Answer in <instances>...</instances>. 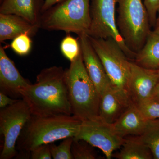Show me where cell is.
<instances>
[{
  "label": "cell",
  "instance_id": "1",
  "mask_svg": "<svg viewBox=\"0 0 159 159\" xmlns=\"http://www.w3.org/2000/svg\"><path fill=\"white\" fill-rule=\"evenodd\" d=\"M32 115H72L66 78V70L53 66L43 69L34 84L20 92Z\"/></svg>",
  "mask_w": 159,
  "mask_h": 159
},
{
  "label": "cell",
  "instance_id": "2",
  "mask_svg": "<svg viewBox=\"0 0 159 159\" xmlns=\"http://www.w3.org/2000/svg\"><path fill=\"white\" fill-rule=\"evenodd\" d=\"M81 123L73 115H31L18 139L16 157L30 158V152L37 146L68 137L74 138L79 132Z\"/></svg>",
  "mask_w": 159,
  "mask_h": 159
},
{
  "label": "cell",
  "instance_id": "3",
  "mask_svg": "<svg viewBox=\"0 0 159 159\" xmlns=\"http://www.w3.org/2000/svg\"><path fill=\"white\" fill-rule=\"evenodd\" d=\"M66 78L72 115L82 122L99 119L100 96L86 70L81 50L66 69Z\"/></svg>",
  "mask_w": 159,
  "mask_h": 159
},
{
  "label": "cell",
  "instance_id": "4",
  "mask_svg": "<svg viewBox=\"0 0 159 159\" xmlns=\"http://www.w3.org/2000/svg\"><path fill=\"white\" fill-rule=\"evenodd\" d=\"M90 0H65L42 12L39 27L78 36L88 34L91 25Z\"/></svg>",
  "mask_w": 159,
  "mask_h": 159
},
{
  "label": "cell",
  "instance_id": "5",
  "mask_svg": "<svg viewBox=\"0 0 159 159\" xmlns=\"http://www.w3.org/2000/svg\"><path fill=\"white\" fill-rule=\"evenodd\" d=\"M117 28L125 45L136 54L151 31L147 10L142 0H117Z\"/></svg>",
  "mask_w": 159,
  "mask_h": 159
},
{
  "label": "cell",
  "instance_id": "6",
  "mask_svg": "<svg viewBox=\"0 0 159 159\" xmlns=\"http://www.w3.org/2000/svg\"><path fill=\"white\" fill-rule=\"evenodd\" d=\"M88 36L112 84L128 91L131 61L119 44L112 38H96Z\"/></svg>",
  "mask_w": 159,
  "mask_h": 159
},
{
  "label": "cell",
  "instance_id": "7",
  "mask_svg": "<svg viewBox=\"0 0 159 159\" xmlns=\"http://www.w3.org/2000/svg\"><path fill=\"white\" fill-rule=\"evenodd\" d=\"M117 0H90L91 25L88 35L96 38L114 39L129 58L134 60L135 53L127 48L117 28Z\"/></svg>",
  "mask_w": 159,
  "mask_h": 159
},
{
  "label": "cell",
  "instance_id": "8",
  "mask_svg": "<svg viewBox=\"0 0 159 159\" xmlns=\"http://www.w3.org/2000/svg\"><path fill=\"white\" fill-rule=\"evenodd\" d=\"M2 109L0 133L4 137V142L0 159H11L17 154L18 139L32 114L29 106L22 99Z\"/></svg>",
  "mask_w": 159,
  "mask_h": 159
},
{
  "label": "cell",
  "instance_id": "9",
  "mask_svg": "<svg viewBox=\"0 0 159 159\" xmlns=\"http://www.w3.org/2000/svg\"><path fill=\"white\" fill-rule=\"evenodd\" d=\"M125 138L118 133L113 124L98 119L82 122L79 132L74 139L84 140L102 151L107 159H110L114 152L121 148Z\"/></svg>",
  "mask_w": 159,
  "mask_h": 159
},
{
  "label": "cell",
  "instance_id": "10",
  "mask_svg": "<svg viewBox=\"0 0 159 159\" xmlns=\"http://www.w3.org/2000/svg\"><path fill=\"white\" fill-rule=\"evenodd\" d=\"M158 83L157 70L145 68L131 61L128 91L136 104L150 99L154 89Z\"/></svg>",
  "mask_w": 159,
  "mask_h": 159
},
{
  "label": "cell",
  "instance_id": "11",
  "mask_svg": "<svg viewBox=\"0 0 159 159\" xmlns=\"http://www.w3.org/2000/svg\"><path fill=\"white\" fill-rule=\"evenodd\" d=\"M133 102L128 91L111 85L100 96L99 119L113 124Z\"/></svg>",
  "mask_w": 159,
  "mask_h": 159
},
{
  "label": "cell",
  "instance_id": "12",
  "mask_svg": "<svg viewBox=\"0 0 159 159\" xmlns=\"http://www.w3.org/2000/svg\"><path fill=\"white\" fill-rule=\"evenodd\" d=\"M78 36L86 70L100 96L112 84L100 58L91 44L88 35L82 34Z\"/></svg>",
  "mask_w": 159,
  "mask_h": 159
},
{
  "label": "cell",
  "instance_id": "13",
  "mask_svg": "<svg viewBox=\"0 0 159 159\" xmlns=\"http://www.w3.org/2000/svg\"><path fill=\"white\" fill-rule=\"evenodd\" d=\"M22 77L8 57L5 49L0 46V92L11 98L21 97L20 91L30 84Z\"/></svg>",
  "mask_w": 159,
  "mask_h": 159
},
{
  "label": "cell",
  "instance_id": "14",
  "mask_svg": "<svg viewBox=\"0 0 159 159\" xmlns=\"http://www.w3.org/2000/svg\"><path fill=\"white\" fill-rule=\"evenodd\" d=\"M44 2L45 0H4L0 4V13L16 15L39 27Z\"/></svg>",
  "mask_w": 159,
  "mask_h": 159
},
{
  "label": "cell",
  "instance_id": "15",
  "mask_svg": "<svg viewBox=\"0 0 159 159\" xmlns=\"http://www.w3.org/2000/svg\"><path fill=\"white\" fill-rule=\"evenodd\" d=\"M38 26L15 14L0 13V42L13 39L23 33H28L31 37L37 33Z\"/></svg>",
  "mask_w": 159,
  "mask_h": 159
},
{
  "label": "cell",
  "instance_id": "16",
  "mask_svg": "<svg viewBox=\"0 0 159 159\" xmlns=\"http://www.w3.org/2000/svg\"><path fill=\"white\" fill-rule=\"evenodd\" d=\"M147 122L133 102L113 125L118 133L125 138L129 135H141L145 130Z\"/></svg>",
  "mask_w": 159,
  "mask_h": 159
},
{
  "label": "cell",
  "instance_id": "17",
  "mask_svg": "<svg viewBox=\"0 0 159 159\" xmlns=\"http://www.w3.org/2000/svg\"><path fill=\"white\" fill-rule=\"evenodd\" d=\"M134 61L145 68L159 69V34L151 31L144 46L136 54Z\"/></svg>",
  "mask_w": 159,
  "mask_h": 159
},
{
  "label": "cell",
  "instance_id": "18",
  "mask_svg": "<svg viewBox=\"0 0 159 159\" xmlns=\"http://www.w3.org/2000/svg\"><path fill=\"white\" fill-rule=\"evenodd\" d=\"M120 152L113 157L118 159H151L153 157L150 149L139 136L125 138Z\"/></svg>",
  "mask_w": 159,
  "mask_h": 159
},
{
  "label": "cell",
  "instance_id": "19",
  "mask_svg": "<svg viewBox=\"0 0 159 159\" xmlns=\"http://www.w3.org/2000/svg\"><path fill=\"white\" fill-rule=\"evenodd\" d=\"M139 137L150 149L153 158L159 159V119L147 120L145 130Z\"/></svg>",
  "mask_w": 159,
  "mask_h": 159
},
{
  "label": "cell",
  "instance_id": "20",
  "mask_svg": "<svg viewBox=\"0 0 159 159\" xmlns=\"http://www.w3.org/2000/svg\"><path fill=\"white\" fill-rule=\"evenodd\" d=\"M71 152L74 159H95L97 158L93 146L81 139H74Z\"/></svg>",
  "mask_w": 159,
  "mask_h": 159
},
{
  "label": "cell",
  "instance_id": "21",
  "mask_svg": "<svg viewBox=\"0 0 159 159\" xmlns=\"http://www.w3.org/2000/svg\"><path fill=\"white\" fill-rule=\"evenodd\" d=\"M60 50L63 56L72 62L78 57L81 52L78 38H74L69 33L61 41Z\"/></svg>",
  "mask_w": 159,
  "mask_h": 159
},
{
  "label": "cell",
  "instance_id": "22",
  "mask_svg": "<svg viewBox=\"0 0 159 159\" xmlns=\"http://www.w3.org/2000/svg\"><path fill=\"white\" fill-rule=\"evenodd\" d=\"M74 137H68L63 139L58 145L53 143L50 144L52 158L54 159H74L71 152Z\"/></svg>",
  "mask_w": 159,
  "mask_h": 159
},
{
  "label": "cell",
  "instance_id": "23",
  "mask_svg": "<svg viewBox=\"0 0 159 159\" xmlns=\"http://www.w3.org/2000/svg\"><path fill=\"white\" fill-rule=\"evenodd\" d=\"M32 43L31 36L28 33H23L12 39L10 48L16 54L25 56L31 51Z\"/></svg>",
  "mask_w": 159,
  "mask_h": 159
},
{
  "label": "cell",
  "instance_id": "24",
  "mask_svg": "<svg viewBox=\"0 0 159 159\" xmlns=\"http://www.w3.org/2000/svg\"><path fill=\"white\" fill-rule=\"evenodd\" d=\"M137 106L147 120L159 119V102L150 99Z\"/></svg>",
  "mask_w": 159,
  "mask_h": 159
},
{
  "label": "cell",
  "instance_id": "25",
  "mask_svg": "<svg viewBox=\"0 0 159 159\" xmlns=\"http://www.w3.org/2000/svg\"><path fill=\"white\" fill-rule=\"evenodd\" d=\"M151 26H154L159 10V0H144Z\"/></svg>",
  "mask_w": 159,
  "mask_h": 159
},
{
  "label": "cell",
  "instance_id": "26",
  "mask_svg": "<svg viewBox=\"0 0 159 159\" xmlns=\"http://www.w3.org/2000/svg\"><path fill=\"white\" fill-rule=\"evenodd\" d=\"M50 144H44L35 147L30 152V159H52Z\"/></svg>",
  "mask_w": 159,
  "mask_h": 159
},
{
  "label": "cell",
  "instance_id": "27",
  "mask_svg": "<svg viewBox=\"0 0 159 159\" xmlns=\"http://www.w3.org/2000/svg\"><path fill=\"white\" fill-rule=\"evenodd\" d=\"M18 99H12L2 92H0V107L1 108H5L6 107L12 105Z\"/></svg>",
  "mask_w": 159,
  "mask_h": 159
},
{
  "label": "cell",
  "instance_id": "28",
  "mask_svg": "<svg viewBox=\"0 0 159 159\" xmlns=\"http://www.w3.org/2000/svg\"><path fill=\"white\" fill-rule=\"evenodd\" d=\"M64 1L65 0H45L44 3L43 7L42 12L50 9L54 5L61 2Z\"/></svg>",
  "mask_w": 159,
  "mask_h": 159
},
{
  "label": "cell",
  "instance_id": "29",
  "mask_svg": "<svg viewBox=\"0 0 159 159\" xmlns=\"http://www.w3.org/2000/svg\"><path fill=\"white\" fill-rule=\"evenodd\" d=\"M150 99L159 102V83L157 84L154 89Z\"/></svg>",
  "mask_w": 159,
  "mask_h": 159
},
{
  "label": "cell",
  "instance_id": "30",
  "mask_svg": "<svg viewBox=\"0 0 159 159\" xmlns=\"http://www.w3.org/2000/svg\"><path fill=\"white\" fill-rule=\"evenodd\" d=\"M154 29L153 31L159 34V10L158 12L157 16L156 21L155 25L154 26Z\"/></svg>",
  "mask_w": 159,
  "mask_h": 159
},
{
  "label": "cell",
  "instance_id": "31",
  "mask_svg": "<svg viewBox=\"0 0 159 159\" xmlns=\"http://www.w3.org/2000/svg\"><path fill=\"white\" fill-rule=\"evenodd\" d=\"M4 0H0V4H2V3L4 2Z\"/></svg>",
  "mask_w": 159,
  "mask_h": 159
},
{
  "label": "cell",
  "instance_id": "32",
  "mask_svg": "<svg viewBox=\"0 0 159 159\" xmlns=\"http://www.w3.org/2000/svg\"><path fill=\"white\" fill-rule=\"evenodd\" d=\"M157 70L158 74V75H159V69H158V70Z\"/></svg>",
  "mask_w": 159,
  "mask_h": 159
}]
</instances>
